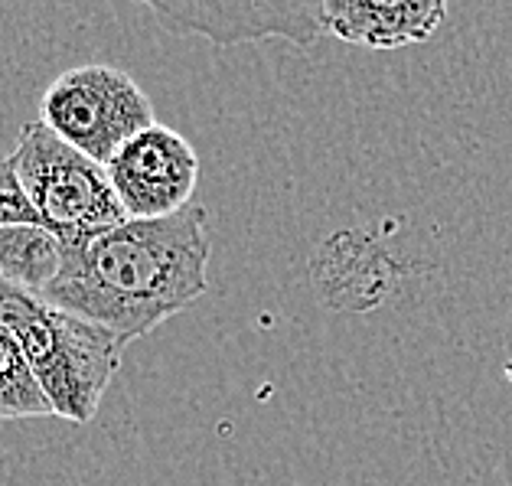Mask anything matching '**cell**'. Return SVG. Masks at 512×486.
<instances>
[{"instance_id":"cell-10","label":"cell","mask_w":512,"mask_h":486,"mask_svg":"<svg viewBox=\"0 0 512 486\" xmlns=\"http://www.w3.org/2000/svg\"><path fill=\"white\" fill-rule=\"evenodd\" d=\"M20 222H40V216L23 190L14 154H4L0 157V226H20Z\"/></svg>"},{"instance_id":"cell-2","label":"cell","mask_w":512,"mask_h":486,"mask_svg":"<svg viewBox=\"0 0 512 486\" xmlns=\"http://www.w3.org/2000/svg\"><path fill=\"white\" fill-rule=\"evenodd\" d=\"M0 323L20 340L56 418L89 425L131 343L102 323L53 307L33 291H23Z\"/></svg>"},{"instance_id":"cell-7","label":"cell","mask_w":512,"mask_h":486,"mask_svg":"<svg viewBox=\"0 0 512 486\" xmlns=\"http://www.w3.org/2000/svg\"><path fill=\"white\" fill-rule=\"evenodd\" d=\"M323 30L362 49H402L441 30L451 0H320Z\"/></svg>"},{"instance_id":"cell-1","label":"cell","mask_w":512,"mask_h":486,"mask_svg":"<svg viewBox=\"0 0 512 486\" xmlns=\"http://www.w3.org/2000/svg\"><path fill=\"white\" fill-rule=\"evenodd\" d=\"M209 252L199 203L157 219H124L66 242L62 271L40 297L134 343L209 291Z\"/></svg>"},{"instance_id":"cell-4","label":"cell","mask_w":512,"mask_h":486,"mask_svg":"<svg viewBox=\"0 0 512 486\" xmlns=\"http://www.w3.org/2000/svg\"><path fill=\"white\" fill-rule=\"evenodd\" d=\"M40 121L62 141L108 164L134 134L154 124V105L131 72L105 62L66 69L43 92Z\"/></svg>"},{"instance_id":"cell-8","label":"cell","mask_w":512,"mask_h":486,"mask_svg":"<svg viewBox=\"0 0 512 486\" xmlns=\"http://www.w3.org/2000/svg\"><path fill=\"white\" fill-rule=\"evenodd\" d=\"M66 258V242L43 222L0 226V274L33 294H43L56 281Z\"/></svg>"},{"instance_id":"cell-3","label":"cell","mask_w":512,"mask_h":486,"mask_svg":"<svg viewBox=\"0 0 512 486\" xmlns=\"http://www.w3.org/2000/svg\"><path fill=\"white\" fill-rule=\"evenodd\" d=\"M10 154L17 160V173L36 216L62 242L85 239L131 219L111 186L105 164L66 144L40 118L23 124Z\"/></svg>"},{"instance_id":"cell-9","label":"cell","mask_w":512,"mask_h":486,"mask_svg":"<svg viewBox=\"0 0 512 486\" xmlns=\"http://www.w3.org/2000/svg\"><path fill=\"white\" fill-rule=\"evenodd\" d=\"M27 418H56V408L36 382L20 340L0 323V421Z\"/></svg>"},{"instance_id":"cell-6","label":"cell","mask_w":512,"mask_h":486,"mask_svg":"<svg viewBox=\"0 0 512 486\" xmlns=\"http://www.w3.org/2000/svg\"><path fill=\"white\" fill-rule=\"evenodd\" d=\"M111 186L131 219H157L193 203L199 154L180 131L151 124L105 164Z\"/></svg>"},{"instance_id":"cell-5","label":"cell","mask_w":512,"mask_h":486,"mask_svg":"<svg viewBox=\"0 0 512 486\" xmlns=\"http://www.w3.org/2000/svg\"><path fill=\"white\" fill-rule=\"evenodd\" d=\"M167 30L203 36L212 46L284 40L314 46L323 30L320 0H134Z\"/></svg>"}]
</instances>
